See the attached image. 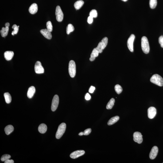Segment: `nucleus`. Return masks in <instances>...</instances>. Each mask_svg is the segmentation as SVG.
<instances>
[{"mask_svg":"<svg viewBox=\"0 0 163 163\" xmlns=\"http://www.w3.org/2000/svg\"><path fill=\"white\" fill-rule=\"evenodd\" d=\"M9 28L8 27H2V29L0 31V33L2 37H5L7 36L8 33Z\"/></svg>","mask_w":163,"mask_h":163,"instance_id":"obj_22","label":"nucleus"},{"mask_svg":"<svg viewBox=\"0 0 163 163\" xmlns=\"http://www.w3.org/2000/svg\"><path fill=\"white\" fill-rule=\"evenodd\" d=\"M4 130L6 134L9 135L14 131V128L12 125H9L5 127Z\"/></svg>","mask_w":163,"mask_h":163,"instance_id":"obj_19","label":"nucleus"},{"mask_svg":"<svg viewBox=\"0 0 163 163\" xmlns=\"http://www.w3.org/2000/svg\"><path fill=\"white\" fill-rule=\"evenodd\" d=\"M151 83L160 87L163 86V79L161 76L158 74H155L152 76L150 79Z\"/></svg>","mask_w":163,"mask_h":163,"instance_id":"obj_2","label":"nucleus"},{"mask_svg":"<svg viewBox=\"0 0 163 163\" xmlns=\"http://www.w3.org/2000/svg\"><path fill=\"white\" fill-rule=\"evenodd\" d=\"M55 15L56 16V19L58 22H61L63 21V18H64V14L63 13L61 8L59 6H56Z\"/></svg>","mask_w":163,"mask_h":163,"instance_id":"obj_5","label":"nucleus"},{"mask_svg":"<svg viewBox=\"0 0 163 163\" xmlns=\"http://www.w3.org/2000/svg\"><path fill=\"white\" fill-rule=\"evenodd\" d=\"M35 70L36 73L42 74L44 73V69L42 66L41 62L37 61L35 64Z\"/></svg>","mask_w":163,"mask_h":163,"instance_id":"obj_8","label":"nucleus"},{"mask_svg":"<svg viewBox=\"0 0 163 163\" xmlns=\"http://www.w3.org/2000/svg\"><path fill=\"white\" fill-rule=\"evenodd\" d=\"M11 157L10 155L9 154H4L1 157V160L2 161H5L8 159H9Z\"/></svg>","mask_w":163,"mask_h":163,"instance_id":"obj_32","label":"nucleus"},{"mask_svg":"<svg viewBox=\"0 0 163 163\" xmlns=\"http://www.w3.org/2000/svg\"><path fill=\"white\" fill-rule=\"evenodd\" d=\"M135 36L133 34H132L129 37L127 41V46L129 50L132 52H134L133 49V43H134Z\"/></svg>","mask_w":163,"mask_h":163,"instance_id":"obj_7","label":"nucleus"},{"mask_svg":"<svg viewBox=\"0 0 163 163\" xmlns=\"http://www.w3.org/2000/svg\"><path fill=\"white\" fill-rule=\"evenodd\" d=\"M5 163H14V161L12 160L8 159L5 161Z\"/></svg>","mask_w":163,"mask_h":163,"instance_id":"obj_39","label":"nucleus"},{"mask_svg":"<svg viewBox=\"0 0 163 163\" xmlns=\"http://www.w3.org/2000/svg\"><path fill=\"white\" fill-rule=\"evenodd\" d=\"M47 29L50 32H52L53 30V26L51 21H48L47 23Z\"/></svg>","mask_w":163,"mask_h":163,"instance_id":"obj_31","label":"nucleus"},{"mask_svg":"<svg viewBox=\"0 0 163 163\" xmlns=\"http://www.w3.org/2000/svg\"><path fill=\"white\" fill-rule=\"evenodd\" d=\"M12 29H14V31L12 32V34L14 36L15 34H17L18 32V27L16 25H13L12 27Z\"/></svg>","mask_w":163,"mask_h":163,"instance_id":"obj_30","label":"nucleus"},{"mask_svg":"<svg viewBox=\"0 0 163 163\" xmlns=\"http://www.w3.org/2000/svg\"><path fill=\"white\" fill-rule=\"evenodd\" d=\"M59 97L58 95H55L52 101L51 109L53 111H54L57 109L59 103Z\"/></svg>","mask_w":163,"mask_h":163,"instance_id":"obj_6","label":"nucleus"},{"mask_svg":"<svg viewBox=\"0 0 163 163\" xmlns=\"http://www.w3.org/2000/svg\"><path fill=\"white\" fill-rule=\"evenodd\" d=\"M91 128H88L86 129L84 132V135H88L91 133Z\"/></svg>","mask_w":163,"mask_h":163,"instance_id":"obj_34","label":"nucleus"},{"mask_svg":"<svg viewBox=\"0 0 163 163\" xmlns=\"http://www.w3.org/2000/svg\"><path fill=\"white\" fill-rule=\"evenodd\" d=\"M114 102L115 99L114 98H112L108 103L106 106V109H111L114 106Z\"/></svg>","mask_w":163,"mask_h":163,"instance_id":"obj_24","label":"nucleus"},{"mask_svg":"<svg viewBox=\"0 0 163 163\" xmlns=\"http://www.w3.org/2000/svg\"><path fill=\"white\" fill-rule=\"evenodd\" d=\"M99 52L97 50L96 48H94L91 54V56L90 58V61H93L95 60V57H97L99 56Z\"/></svg>","mask_w":163,"mask_h":163,"instance_id":"obj_17","label":"nucleus"},{"mask_svg":"<svg viewBox=\"0 0 163 163\" xmlns=\"http://www.w3.org/2000/svg\"><path fill=\"white\" fill-rule=\"evenodd\" d=\"M95 90V87L93 86H91L89 90V92L91 93H92L94 92V90Z\"/></svg>","mask_w":163,"mask_h":163,"instance_id":"obj_37","label":"nucleus"},{"mask_svg":"<svg viewBox=\"0 0 163 163\" xmlns=\"http://www.w3.org/2000/svg\"><path fill=\"white\" fill-rule=\"evenodd\" d=\"M96 48L97 50L99 52V53H102L103 49L102 48L100 42L98 44V46L96 47Z\"/></svg>","mask_w":163,"mask_h":163,"instance_id":"obj_33","label":"nucleus"},{"mask_svg":"<svg viewBox=\"0 0 163 163\" xmlns=\"http://www.w3.org/2000/svg\"><path fill=\"white\" fill-rule=\"evenodd\" d=\"M91 96L89 93H87L86 94L85 96V99L87 100H89L91 99Z\"/></svg>","mask_w":163,"mask_h":163,"instance_id":"obj_38","label":"nucleus"},{"mask_svg":"<svg viewBox=\"0 0 163 163\" xmlns=\"http://www.w3.org/2000/svg\"><path fill=\"white\" fill-rule=\"evenodd\" d=\"M74 30V28L73 25L71 24H68L67 27L66 32L67 34H69L71 32H73Z\"/></svg>","mask_w":163,"mask_h":163,"instance_id":"obj_25","label":"nucleus"},{"mask_svg":"<svg viewBox=\"0 0 163 163\" xmlns=\"http://www.w3.org/2000/svg\"><path fill=\"white\" fill-rule=\"evenodd\" d=\"M18 27L19 28V26H18Z\"/></svg>","mask_w":163,"mask_h":163,"instance_id":"obj_43","label":"nucleus"},{"mask_svg":"<svg viewBox=\"0 0 163 163\" xmlns=\"http://www.w3.org/2000/svg\"><path fill=\"white\" fill-rule=\"evenodd\" d=\"M35 92L36 89L34 86H31L28 89L27 95L29 99H31L33 97Z\"/></svg>","mask_w":163,"mask_h":163,"instance_id":"obj_16","label":"nucleus"},{"mask_svg":"<svg viewBox=\"0 0 163 163\" xmlns=\"http://www.w3.org/2000/svg\"><path fill=\"white\" fill-rule=\"evenodd\" d=\"M9 25H10V24H9V23L8 22L6 23L5 24V26H6V27H9Z\"/></svg>","mask_w":163,"mask_h":163,"instance_id":"obj_40","label":"nucleus"},{"mask_svg":"<svg viewBox=\"0 0 163 163\" xmlns=\"http://www.w3.org/2000/svg\"><path fill=\"white\" fill-rule=\"evenodd\" d=\"M84 4V2L82 0L77 1L74 4V6L76 10H78L82 7Z\"/></svg>","mask_w":163,"mask_h":163,"instance_id":"obj_21","label":"nucleus"},{"mask_svg":"<svg viewBox=\"0 0 163 163\" xmlns=\"http://www.w3.org/2000/svg\"><path fill=\"white\" fill-rule=\"evenodd\" d=\"M93 18L91 17V16H89L87 19V22L89 24H91L92 23L93 21Z\"/></svg>","mask_w":163,"mask_h":163,"instance_id":"obj_36","label":"nucleus"},{"mask_svg":"<svg viewBox=\"0 0 163 163\" xmlns=\"http://www.w3.org/2000/svg\"><path fill=\"white\" fill-rule=\"evenodd\" d=\"M158 152V148L157 147L155 146L152 148L149 154V157L151 160H154L157 157Z\"/></svg>","mask_w":163,"mask_h":163,"instance_id":"obj_12","label":"nucleus"},{"mask_svg":"<svg viewBox=\"0 0 163 163\" xmlns=\"http://www.w3.org/2000/svg\"><path fill=\"white\" fill-rule=\"evenodd\" d=\"M149 4L151 8L152 9H155L157 5V0H150Z\"/></svg>","mask_w":163,"mask_h":163,"instance_id":"obj_26","label":"nucleus"},{"mask_svg":"<svg viewBox=\"0 0 163 163\" xmlns=\"http://www.w3.org/2000/svg\"><path fill=\"white\" fill-rule=\"evenodd\" d=\"M4 96L6 103L7 104L10 103L12 101L11 96L9 92L5 93L4 94Z\"/></svg>","mask_w":163,"mask_h":163,"instance_id":"obj_23","label":"nucleus"},{"mask_svg":"<svg viewBox=\"0 0 163 163\" xmlns=\"http://www.w3.org/2000/svg\"><path fill=\"white\" fill-rule=\"evenodd\" d=\"M122 1H124V2H126L128 0H122Z\"/></svg>","mask_w":163,"mask_h":163,"instance_id":"obj_42","label":"nucleus"},{"mask_svg":"<svg viewBox=\"0 0 163 163\" xmlns=\"http://www.w3.org/2000/svg\"><path fill=\"white\" fill-rule=\"evenodd\" d=\"M69 72L71 77L74 78L76 74V65L73 60H71L69 64Z\"/></svg>","mask_w":163,"mask_h":163,"instance_id":"obj_4","label":"nucleus"},{"mask_svg":"<svg viewBox=\"0 0 163 163\" xmlns=\"http://www.w3.org/2000/svg\"><path fill=\"white\" fill-rule=\"evenodd\" d=\"M119 117L118 116H116L112 117L109 120L108 122V125H111L114 124L119 120Z\"/></svg>","mask_w":163,"mask_h":163,"instance_id":"obj_20","label":"nucleus"},{"mask_svg":"<svg viewBox=\"0 0 163 163\" xmlns=\"http://www.w3.org/2000/svg\"><path fill=\"white\" fill-rule=\"evenodd\" d=\"M66 128V125L64 123L59 125L56 134V137L57 139H59L62 136L65 132Z\"/></svg>","mask_w":163,"mask_h":163,"instance_id":"obj_3","label":"nucleus"},{"mask_svg":"<svg viewBox=\"0 0 163 163\" xmlns=\"http://www.w3.org/2000/svg\"><path fill=\"white\" fill-rule=\"evenodd\" d=\"M40 32L44 37L48 39H51L52 38V36L51 32L46 29H41Z\"/></svg>","mask_w":163,"mask_h":163,"instance_id":"obj_13","label":"nucleus"},{"mask_svg":"<svg viewBox=\"0 0 163 163\" xmlns=\"http://www.w3.org/2000/svg\"><path fill=\"white\" fill-rule=\"evenodd\" d=\"M101 44L103 49H104L107 46L108 42V38L107 37H105L102 40L101 42H100Z\"/></svg>","mask_w":163,"mask_h":163,"instance_id":"obj_27","label":"nucleus"},{"mask_svg":"<svg viewBox=\"0 0 163 163\" xmlns=\"http://www.w3.org/2000/svg\"><path fill=\"white\" fill-rule=\"evenodd\" d=\"M79 135L80 136L84 135V132H81L79 134Z\"/></svg>","mask_w":163,"mask_h":163,"instance_id":"obj_41","label":"nucleus"},{"mask_svg":"<svg viewBox=\"0 0 163 163\" xmlns=\"http://www.w3.org/2000/svg\"><path fill=\"white\" fill-rule=\"evenodd\" d=\"M85 153V152L84 150H77L71 153L70 155V157L71 158L75 159L83 155Z\"/></svg>","mask_w":163,"mask_h":163,"instance_id":"obj_11","label":"nucleus"},{"mask_svg":"<svg viewBox=\"0 0 163 163\" xmlns=\"http://www.w3.org/2000/svg\"><path fill=\"white\" fill-rule=\"evenodd\" d=\"M143 136L139 132H136L133 134V139L135 142L139 144H141L143 142Z\"/></svg>","mask_w":163,"mask_h":163,"instance_id":"obj_9","label":"nucleus"},{"mask_svg":"<svg viewBox=\"0 0 163 163\" xmlns=\"http://www.w3.org/2000/svg\"><path fill=\"white\" fill-rule=\"evenodd\" d=\"M114 90L118 94H120L122 91L123 89L122 87L119 85H116L114 87Z\"/></svg>","mask_w":163,"mask_h":163,"instance_id":"obj_28","label":"nucleus"},{"mask_svg":"<svg viewBox=\"0 0 163 163\" xmlns=\"http://www.w3.org/2000/svg\"></svg>","mask_w":163,"mask_h":163,"instance_id":"obj_44","label":"nucleus"},{"mask_svg":"<svg viewBox=\"0 0 163 163\" xmlns=\"http://www.w3.org/2000/svg\"><path fill=\"white\" fill-rule=\"evenodd\" d=\"M157 110L154 107H149L148 109V116L149 119H153L157 114Z\"/></svg>","mask_w":163,"mask_h":163,"instance_id":"obj_10","label":"nucleus"},{"mask_svg":"<svg viewBox=\"0 0 163 163\" xmlns=\"http://www.w3.org/2000/svg\"><path fill=\"white\" fill-rule=\"evenodd\" d=\"M159 41L161 45V47L163 48V36H160L159 38Z\"/></svg>","mask_w":163,"mask_h":163,"instance_id":"obj_35","label":"nucleus"},{"mask_svg":"<svg viewBox=\"0 0 163 163\" xmlns=\"http://www.w3.org/2000/svg\"><path fill=\"white\" fill-rule=\"evenodd\" d=\"M47 129V125L44 124H42L39 126L38 131L41 134H44L46 132Z\"/></svg>","mask_w":163,"mask_h":163,"instance_id":"obj_18","label":"nucleus"},{"mask_svg":"<svg viewBox=\"0 0 163 163\" xmlns=\"http://www.w3.org/2000/svg\"><path fill=\"white\" fill-rule=\"evenodd\" d=\"M141 48L144 53L147 54L149 52V46L148 41L147 38L145 36H143L141 38Z\"/></svg>","mask_w":163,"mask_h":163,"instance_id":"obj_1","label":"nucleus"},{"mask_svg":"<svg viewBox=\"0 0 163 163\" xmlns=\"http://www.w3.org/2000/svg\"><path fill=\"white\" fill-rule=\"evenodd\" d=\"M14 52L12 51H6L4 53L5 58L8 61L11 60L14 56Z\"/></svg>","mask_w":163,"mask_h":163,"instance_id":"obj_15","label":"nucleus"},{"mask_svg":"<svg viewBox=\"0 0 163 163\" xmlns=\"http://www.w3.org/2000/svg\"><path fill=\"white\" fill-rule=\"evenodd\" d=\"M90 16L93 18H96L98 16V13L97 11L95 9H93L91 10L90 13Z\"/></svg>","mask_w":163,"mask_h":163,"instance_id":"obj_29","label":"nucleus"},{"mask_svg":"<svg viewBox=\"0 0 163 163\" xmlns=\"http://www.w3.org/2000/svg\"><path fill=\"white\" fill-rule=\"evenodd\" d=\"M38 10V6L36 3L32 4L30 7L29 11L31 14H36Z\"/></svg>","mask_w":163,"mask_h":163,"instance_id":"obj_14","label":"nucleus"}]
</instances>
